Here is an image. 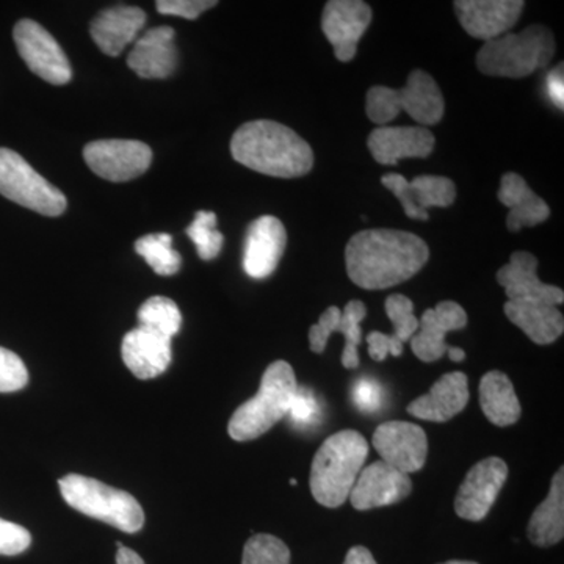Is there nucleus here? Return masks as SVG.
Wrapping results in <instances>:
<instances>
[{
  "label": "nucleus",
  "mask_w": 564,
  "mask_h": 564,
  "mask_svg": "<svg viewBox=\"0 0 564 564\" xmlns=\"http://www.w3.org/2000/svg\"><path fill=\"white\" fill-rule=\"evenodd\" d=\"M429 259L425 240L393 229L355 234L345 248L348 278L366 291H383L411 280Z\"/></svg>",
  "instance_id": "f257e3e1"
},
{
  "label": "nucleus",
  "mask_w": 564,
  "mask_h": 564,
  "mask_svg": "<svg viewBox=\"0 0 564 564\" xmlns=\"http://www.w3.org/2000/svg\"><path fill=\"white\" fill-rule=\"evenodd\" d=\"M234 161L267 176L302 177L313 170L314 151L288 126L258 120L237 129L231 140Z\"/></svg>",
  "instance_id": "f03ea898"
},
{
  "label": "nucleus",
  "mask_w": 564,
  "mask_h": 564,
  "mask_svg": "<svg viewBox=\"0 0 564 564\" xmlns=\"http://www.w3.org/2000/svg\"><path fill=\"white\" fill-rule=\"evenodd\" d=\"M369 455L361 433L344 430L329 436L314 456L311 492L326 508H339L350 497Z\"/></svg>",
  "instance_id": "7ed1b4c3"
},
{
  "label": "nucleus",
  "mask_w": 564,
  "mask_h": 564,
  "mask_svg": "<svg viewBox=\"0 0 564 564\" xmlns=\"http://www.w3.org/2000/svg\"><path fill=\"white\" fill-rule=\"evenodd\" d=\"M554 55V33L544 25L534 24L521 33L508 32L486 41L478 51L477 66L486 76L521 79L545 68Z\"/></svg>",
  "instance_id": "20e7f679"
},
{
  "label": "nucleus",
  "mask_w": 564,
  "mask_h": 564,
  "mask_svg": "<svg viewBox=\"0 0 564 564\" xmlns=\"http://www.w3.org/2000/svg\"><path fill=\"white\" fill-rule=\"evenodd\" d=\"M296 389L299 383L291 364H270L258 393L232 414L228 425L229 436L239 443L261 437L288 415Z\"/></svg>",
  "instance_id": "39448f33"
},
{
  "label": "nucleus",
  "mask_w": 564,
  "mask_h": 564,
  "mask_svg": "<svg viewBox=\"0 0 564 564\" xmlns=\"http://www.w3.org/2000/svg\"><path fill=\"white\" fill-rule=\"evenodd\" d=\"M444 110L440 85L422 69L413 70L400 90L378 85L370 88L366 96L367 117L381 128L395 120L400 111H406L419 124L434 126L443 120Z\"/></svg>",
  "instance_id": "423d86ee"
},
{
  "label": "nucleus",
  "mask_w": 564,
  "mask_h": 564,
  "mask_svg": "<svg viewBox=\"0 0 564 564\" xmlns=\"http://www.w3.org/2000/svg\"><path fill=\"white\" fill-rule=\"evenodd\" d=\"M58 486L65 502L79 513L124 533H137L143 529V508L131 494L77 474L61 478Z\"/></svg>",
  "instance_id": "0eeeda50"
},
{
  "label": "nucleus",
  "mask_w": 564,
  "mask_h": 564,
  "mask_svg": "<svg viewBox=\"0 0 564 564\" xmlns=\"http://www.w3.org/2000/svg\"><path fill=\"white\" fill-rule=\"evenodd\" d=\"M0 195L46 217H58L68 206L57 187L7 148H0Z\"/></svg>",
  "instance_id": "6e6552de"
},
{
  "label": "nucleus",
  "mask_w": 564,
  "mask_h": 564,
  "mask_svg": "<svg viewBox=\"0 0 564 564\" xmlns=\"http://www.w3.org/2000/svg\"><path fill=\"white\" fill-rule=\"evenodd\" d=\"M14 43L18 52L33 74L52 85H66L73 77L68 57L39 22L22 20L14 25Z\"/></svg>",
  "instance_id": "1a4fd4ad"
},
{
  "label": "nucleus",
  "mask_w": 564,
  "mask_h": 564,
  "mask_svg": "<svg viewBox=\"0 0 564 564\" xmlns=\"http://www.w3.org/2000/svg\"><path fill=\"white\" fill-rule=\"evenodd\" d=\"M84 159L93 173L110 182H128L147 173L152 151L135 140H99L85 147Z\"/></svg>",
  "instance_id": "9d476101"
},
{
  "label": "nucleus",
  "mask_w": 564,
  "mask_h": 564,
  "mask_svg": "<svg viewBox=\"0 0 564 564\" xmlns=\"http://www.w3.org/2000/svg\"><path fill=\"white\" fill-rule=\"evenodd\" d=\"M508 478L502 458L491 456L475 464L464 478L455 499V513L466 521H484Z\"/></svg>",
  "instance_id": "9b49d317"
},
{
  "label": "nucleus",
  "mask_w": 564,
  "mask_h": 564,
  "mask_svg": "<svg viewBox=\"0 0 564 564\" xmlns=\"http://www.w3.org/2000/svg\"><path fill=\"white\" fill-rule=\"evenodd\" d=\"M372 443L381 462L406 475L421 470L429 455L425 432L411 422L383 423L375 430Z\"/></svg>",
  "instance_id": "f8f14e48"
},
{
  "label": "nucleus",
  "mask_w": 564,
  "mask_h": 564,
  "mask_svg": "<svg viewBox=\"0 0 564 564\" xmlns=\"http://www.w3.org/2000/svg\"><path fill=\"white\" fill-rule=\"evenodd\" d=\"M381 184L402 204L404 215L413 220H429L432 207H448L455 203L454 181L443 176H419L408 181L402 174L389 173Z\"/></svg>",
  "instance_id": "ddd939ff"
},
{
  "label": "nucleus",
  "mask_w": 564,
  "mask_h": 564,
  "mask_svg": "<svg viewBox=\"0 0 564 564\" xmlns=\"http://www.w3.org/2000/svg\"><path fill=\"white\" fill-rule=\"evenodd\" d=\"M372 22V9L362 0H329L323 10L322 29L337 61L351 62L359 40Z\"/></svg>",
  "instance_id": "4468645a"
},
{
  "label": "nucleus",
  "mask_w": 564,
  "mask_h": 564,
  "mask_svg": "<svg viewBox=\"0 0 564 564\" xmlns=\"http://www.w3.org/2000/svg\"><path fill=\"white\" fill-rule=\"evenodd\" d=\"M366 304L359 300H351L345 310L337 306H329L310 329L311 350L314 352L325 351L326 344L334 333H340L345 337L343 351V366L345 369H358L359 345L362 343L361 322L366 318Z\"/></svg>",
  "instance_id": "2eb2a0df"
},
{
  "label": "nucleus",
  "mask_w": 564,
  "mask_h": 564,
  "mask_svg": "<svg viewBox=\"0 0 564 564\" xmlns=\"http://www.w3.org/2000/svg\"><path fill=\"white\" fill-rule=\"evenodd\" d=\"M454 7L464 31L486 43L511 31L525 3L522 0H458Z\"/></svg>",
  "instance_id": "dca6fc26"
},
{
  "label": "nucleus",
  "mask_w": 564,
  "mask_h": 564,
  "mask_svg": "<svg viewBox=\"0 0 564 564\" xmlns=\"http://www.w3.org/2000/svg\"><path fill=\"white\" fill-rule=\"evenodd\" d=\"M288 243V232L272 215L258 218L248 228L243 245V270L254 280H265L276 270Z\"/></svg>",
  "instance_id": "f3484780"
},
{
  "label": "nucleus",
  "mask_w": 564,
  "mask_h": 564,
  "mask_svg": "<svg viewBox=\"0 0 564 564\" xmlns=\"http://www.w3.org/2000/svg\"><path fill=\"white\" fill-rule=\"evenodd\" d=\"M411 489L413 481L406 474L377 462L361 470L348 499L356 510L367 511L400 502L410 496Z\"/></svg>",
  "instance_id": "a211bd4d"
},
{
  "label": "nucleus",
  "mask_w": 564,
  "mask_h": 564,
  "mask_svg": "<svg viewBox=\"0 0 564 564\" xmlns=\"http://www.w3.org/2000/svg\"><path fill=\"white\" fill-rule=\"evenodd\" d=\"M497 282L505 289L508 302H536L558 306L564 292L538 278V259L527 251L511 254L510 262L497 272Z\"/></svg>",
  "instance_id": "6ab92c4d"
},
{
  "label": "nucleus",
  "mask_w": 564,
  "mask_h": 564,
  "mask_svg": "<svg viewBox=\"0 0 564 564\" xmlns=\"http://www.w3.org/2000/svg\"><path fill=\"white\" fill-rule=\"evenodd\" d=\"M467 325L466 311L455 302H443L426 310L419 321L417 333L411 339V348L422 362H436L447 352L445 336Z\"/></svg>",
  "instance_id": "aec40b11"
},
{
  "label": "nucleus",
  "mask_w": 564,
  "mask_h": 564,
  "mask_svg": "<svg viewBox=\"0 0 564 564\" xmlns=\"http://www.w3.org/2000/svg\"><path fill=\"white\" fill-rule=\"evenodd\" d=\"M122 361L139 380H152L172 364V339L152 329H132L121 345Z\"/></svg>",
  "instance_id": "412c9836"
},
{
  "label": "nucleus",
  "mask_w": 564,
  "mask_h": 564,
  "mask_svg": "<svg viewBox=\"0 0 564 564\" xmlns=\"http://www.w3.org/2000/svg\"><path fill=\"white\" fill-rule=\"evenodd\" d=\"M433 132L426 128L375 129L367 140L375 161L381 165H397L402 159H425L434 151Z\"/></svg>",
  "instance_id": "4be33fe9"
},
{
  "label": "nucleus",
  "mask_w": 564,
  "mask_h": 564,
  "mask_svg": "<svg viewBox=\"0 0 564 564\" xmlns=\"http://www.w3.org/2000/svg\"><path fill=\"white\" fill-rule=\"evenodd\" d=\"M129 68L141 79H166L177 66V50L172 28L151 29L133 44Z\"/></svg>",
  "instance_id": "5701e85b"
},
{
  "label": "nucleus",
  "mask_w": 564,
  "mask_h": 564,
  "mask_svg": "<svg viewBox=\"0 0 564 564\" xmlns=\"http://www.w3.org/2000/svg\"><path fill=\"white\" fill-rule=\"evenodd\" d=\"M469 402V381L463 372L441 377L429 393L408 404V413L421 421L447 422Z\"/></svg>",
  "instance_id": "b1692460"
},
{
  "label": "nucleus",
  "mask_w": 564,
  "mask_h": 564,
  "mask_svg": "<svg viewBox=\"0 0 564 564\" xmlns=\"http://www.w3.org/2000/svg\"><path fill=\"white\" fill-rule=\"evenodd\" d=\"M147 22V13L137 7H113L101 11L91 24V36L99 50L118 57L128 44L137 40Z\"/></svg>",
  "instance_id": "393cba45"
},
{
  "label": "nucleus",
  "mask_w": 564,
  "mask_h": 564,
  "mask_svg": "<svg viewBox=\"0 0 564 564\" xmlns=\"http://www.w3.org/2000/svg\"><path fill=\"white\" fill-rule=\"evenodd\" d=\"M497 198L507 209H510L507 228L511 232H519L522 228L541 225L551 215L547 203L527 185L521 174L505 173Z\"/></svg>",
  "instance_id": "a878e982"
},
{
  "label": "nucleus",
  "mask_w": 564,
  "mask_h": 564,
  "mask_svg": "<svg viewBox=\"0 0 564 564\" xmlns=\"http://www.w3.org/2000/svg\"><path fill=\"white\" fill-rule=\"evenodd\" d=\"M505 315L521 328L532 343L554 344L564 332V317L558 307L536 302H507Z\"/></svg>",
  "instance_id": "bb28decb"
},
{
  "label": "nucleus",
  "mask_w": 564,
  "mask_h": 564,
  "mask_svg": "<svg viewBox=\"0 0 564 564\" xmlns=\"http://www.w3.org/2000/svg\"><path fill=\"white\" fill-rule=\"evenodd\" d=\"M529 540L538 547H551L564 536V474L563 467L552 478L544 502L536 508L529 522Z\"/></svg>",
  "instance_id": "cd10ccee"
},
{
  "label": "nucleus",
  "mask_w": 564,
  "mask_h": 564,
  "mask_svg": "<svg viewBox=\"0 0 564 564\" xmlns=\"http://www.w3.org/2000/svg\"><path fill=\"white\" fill-rule=\"evenodd\" d=\"M480 406L488 421L497 426L514 425L522 414L513 383L499 370H492L481 378Z\"/></svg>",
  "instance_id": "c85d7f7f"
},
{
  "label": "nucleus",
  "mask_w": 564,
  "mask_h": 564,
  "mask_svg": "<svg viewBox=\"0 0 564 564\" xmlns=\"http://www.w3.org/2000/svg\"><path fill=\"white\" fill-rule=\"evenodd\" d=\"M173 237L170 234H150L137 240L135 251L148 262V265L161 276H172L181 269V254L172 248Z\"/></svg>",
  "instance_id": "c756f323"
},
{
  "label": "nucleus",
  "mask_w": 564,
  "mask_h": 564,
  "mask_svg": "<svg viewBox=\"0 0 564 564\" xmlns=\"http://www.w3.org/2000/svg\"><path fill=\"white\" fill-rule=\"evenodd\" d=\"M140 326L173 339L181 332L182 314L177 304L166 296H152L139 311Z\"/></svg>",
  "instance_id": "7c9ffc66"
},
{
  "label": "nucleus",
  "mask_w": 564,
  "mask_h": 564,
  "mask_svg": "<svg viewBox=\"0 0 564 564\" xmlns=\"http://www.w3.org/2000/svg\"><path fill=\"white\" fill-rule=\"evenodd\" d=\"M187 236L195 243L203 261H212L220 254L225 237L217 231V215L214 212H196L195 220L187 228Z\"/></svg>",
  "instance_id": "2f4dec72"
},
{
  "label": "nucleus",
  "mask_w": 564,
  "mask_h": 564,
  "mask_svg": "<svg viewBox=\"0 0 564 564\" xmlns=\"http://www.w3.org/2000/svg\"><path fill=\"white\" fill-rule=\"evenodd\" d=\"M242 564H291V551L273 534H254L245 544Z\"/></svg>",
  "instance_id": "473e14b6"
},
{
  "label": "nucleus",
  "mask_w": 564,
  "mask_h": 564,
  "mask_svg": "<svg viewBox=\"0 0 564 564\" xmlns=\"http://www.w3.org/2000/svg\"><path fill=\"white\" fill-rule=\"evenodd\" d=\"M384 306L386 314L393 325L392 336L402 344L413 339L419 329V318L414 315L413 302L402 293H395L388 296Z\"/></svg>",
  "instance_id": "72a5a7b5"
},
{
  "label": "nucleus",
  "mask_w": 564,
  "mask_h": 564,
  "mask_svg": "<svg viewBox=\"0 0 564 564\" xmlns=\"http://www.w3.org/2000/svg\"><path fill=\"white\" fill-rule=\"evenodd\" d=\"M300 430L313 429L322 421V406L315 393L307 388L296 389L291 408L285 415Z\"/></svg>",
  "instance_id": "f704fd0d"
},
{
  "label": "nucleus",
  "mask_w": 564,
  "mask_h": 564,
  "mask_svg": "<svg viewBox=\"0 0 564 564\" xmlns=\"http://www.w3.org/2000/svg\"><path fill=\"white\" fill-rule=\"evenodd\" d=\"M29 383V372L17 352L0 347V392L9 393L24 389Z\"/></svg>",
  "instance_id": "c9c22d12"
},
{
  "label": "nucleus",
  "mask_w": 564,
  "mask_h": 564,
  "mask_svg": "<svg viewBox=\"0 0 564 564\" xmlns=\"http://www.w3.org/2000/svg\"><path fill=\"white\" fill-rule=\"evenodd\" d=\"M352 402L362 413H378L384 403L383 388L373 378H361L352 388Z\"/></svg>",
  "instance_id": "e433bc0d"
},
{
  "label": "nucleus",
  "mask_w": 564,
  "mask_h": 564,
  "mask_svg": "<svg viewBox=\"0 0 564 564\" xmlns=\"http://www.w3.org/2000/svg\"><path fill=\"white\" fill-rule=\"evenodd\" d=\"M32 534L22 525L0 519V555L14 556L28 551Z\"/></svg>",
  "instance_id": "4c0bfd02"
},
{
  "label": "nucleus",
  "mask_w": 564,
  "mask_h": 564,
  "mask_svg": "<svg viewBox=\"0 0 564 564\" xmlns=\"http://www.w3.org/2000/svg\"><path fill=\"white\" fill-rule=\"evenodd\" d=\"M217 3L215 0H159L155 7L161 14H172L193 21L204 11L214 9Z\"/></svg>",
  "instance_id": "58836bf2"
},
{
  "label": "nucleus",
  "mask_w": 564,
  "mask_h": 564,
  "mask_svg": "<svg viewBox=\"0 0 564 564\" xmlns=\"http://www.w3.org/2000/svg\"><path fill=\"white\" fill-rule=\"evenodd\" d=\"M367 345H369V355L375 361H384L389 355L399 358L403 352V344L397 340L392 334L372 332L367 336Z\"/></svg>",
  "instance_id": "ea45409f"
},
{
  "label": "nucleus",
  "mask_w": 564,
  "mask_h": 564,
  "mask_svg": "<svg viewBox=\"0 0 564 564\" xmlns=\"http://www.w3.org/2000/svg\"><path fill=\"white\" fill-rule=\"evenodd\" d=\"M545 88H547L549 98L552 99V102L558 107L560 110L564 109V70L563 63H560L556 68L552 69L551 73L547 74V79H545Z\"/></svg>",
  "instance_id": "a19ab883"
},
{
  "label": "nucleus",
  "mask_w": 564,
  "mask_h": 564,
  "mask_svg": "<svg viewBox=\"0 0 564 564\" xmlns=\"http://www.w3.org/2000/svg\"><path fill=\"white\" fill-rule=\"evenodd\" d=\"M344 564H378L375 562L372 552L369 549L362 547V545H355L348 551L345 556Z\"/></svg>",
  "instance_id": "79ce46f5"
},
{
  "label": "nucleus",
  "mask_w": 564,
  "mask_h": 564,
  "mask_svg": "<svg viewBox=\"0 0 564 564\" xmlns=\"http://www.w3.org/2000/svg\"><path fill=\"white\" fill-rule=\"evenodd\" d=\"M117 564H144V560L135 551L124 547L120 543L118 544Z\"/></svg>",
  "instance_id": "37998d69"
},
{
  "label": "nucleus",
  "mask_w": 564,
  "mask_h": 564,
  "mask_svg": "<svg viewBox=\"0 0 564 564\" xmlns=\"http://www.w3.org/2000/svg\"><path fill=\"white\" fill-rule=\"evenodd\" d=\"M448 358L454 362H463L464 358H466V352L462 350V348H448Z\"/></svg>",
  "instance_id": "c03bdc74"
},
{
  "label": "nucleus",
  "mask_w": 564,
  "mask_h": 564,
  "mask_svg": "<svg viewBox=\"0 0 564 564\" xmlns=\"http://www.w3.org/2000/svg\"><path fill=\"white\" fill-rule=\"evenodd\" d=\"M441 564H478L475 562H462V560H452V562H445Z\"/></svg>",
  "instance_id": "a18cd8bd"
},
{
  "label": "nucleus",
  "mask_w": 564,
  "mask_h": 564,
  "mask_svg": "<svg viewBox=\"0 0 564 564\" xmlns=\"http://www.w3.org/2000/svg\"><path fill=\"white\" fill-rule=\"evenodd\" d=\"M291 485H292V486H296V485H299V481H296V480H291Z\"/></svg>",
  "instance_id": "49530a36"
}]
</instances>
